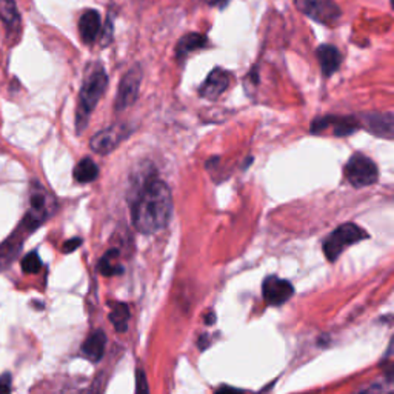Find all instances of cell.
I'll list each match as a JSON object with an SVG mask.
<instances>
[{
    "label": "cell",
    "mask_w": 394,
    "mask_h": 394,
    "mask_svg": "<svg viewBox=\"0 0 394 394\" xmlns=\"http://www.w3.org/2000/svg\"><path fill=\"white\" fill-rule=\"evenodd\" d=\"M360 394H393V377L388 374V377L385 381H379L373 383L371 387L367 388Z\"/></svg>",
    "instance_id": "23"
},
{
    "label": "cell",
    "mask_w": 394,
    "mask_h": 394,
    "mask_svg": "<svg viewBox=\"0 0 394 394\" xmlns=\"http://www.w3.org/2000/svg\"><path fill=\"white\" fill-rule=\"evenodd\" d=\"M72 176H74V179H76V182H79V184H89L97 179L99 168L93 159L85 158V159H82L76 167H74Z\"/></svg>",
    "instance_id": "18"
},
{
    "label": "cell",
    "mask_w": 394,
    "mask_h": 394,
    "mask_svg": "<svg viewBox=\"0 0 394 394\" xmlns=\"http://www.w3.org/2000/svg\"><path fill=\"white\" fill-rule=\"evenodd\" d=\"M119 258V251L117 250H110L105 256L99 260L97 269L101 271V274L103 276H116V274H122L123 268L116 264V259Z\"/></svg>",
    "instance_id": "21"
},
{
    "label": "cell",
    "mask_w": 394,
    "mask_h": 394,
    "mask_svg": "<svg viewBox=\"0 0 394 394\" xmlns=\"http://www.w3.org/2000/svg\"><path fill=\"white\" fill-rule=\"evenodd\" d=\"M362 122L365 128L373 133L374 136H379L383 139H388L393 141V114H381V113H369L365 114V117H362Z\"/></svg>",
    "instance_id": "13"
},
{
    "label": "cell",
    "mask_w": 394,
    "mask_h": 394,
    "mask_svg": "<svg viewBox=\"0 0 394 394\" xmlns=\"http://www.w3.org/2000/svg\"><path fill=\"white\" fill-rule=\"evenodd\" d=\"M137 388H136V394H150V387H148V382H146V376L142 371V369H139L137 371Z\"/></svg>",
    "instance_id": "24"
},
{
    "label": "cell",
    "mask_w": 394,
    "mask_h": 394,
    "mask_svg": "<svg viewBox=\"0 0 394 394\" xmlns=\"http://www.w3.org/2000/svg\"><path fill=\"white\" fill-rule=\"evenodd\" d=\"M106 87H108V76L101 65L88 68L84 84L80 88L79 103L76 110V129L80 134L89 122V116L94 111L96 105L101 101Z\"/></svg>",
    "instance_id": "2"
},
{
    "label": "cell",
    "mask_w": 394,
    "mask_h": 394,
    "mask_svg": "<svg viewBox=\"0 0 394 394\" xmlns=\"http://www.w3.org/2000/svg\"><path fill=\"white\" fill-rule=\"evenodd\" d=\"M0 22L8 30H15L20 23V13L15 0H0Z\"/></svg>",
    "instance_id": "19"
},
{
    "label": "cell",
    "mask_w": 394,
    "mask_h": 394,
    "mask_svg": "<svg viewBox=\"0 0 394 394\" xmlns=\"http://www.w3.org/2000/svg\"><path fill=\"white\" fill-rule=\"evenodd\" d=\"M131 131L133 129H129L127 125H123V123L105 128L103 131H101V133H96L91 137L89 146H91V150L94 153L106 155L116 150V148L120 145V142L125 141V139L129 136Z\"/></svg>",
    "instance_id": "8"
},
{
    "label": "cell",
    "mask_w": 394,
    "mask_h": 394,
    "mask_svg": "<svg viewBox=\"0 0 394 394\" xmlns=\"http://www.w3.org/2000/svg\"><path fill=\"white\" fill-rule=\"evenodd\" d=\"M262 293H264V299L268 305L279 307L291 298L294 286L284 279L268 276L264 281V285H262Z\"/></svg>",
    "instance_id": "11"
},
{
    "label": "cell",
    "mask_w": 394,
    "mask_h": 394,
    "mask_svg": "<svg viewBox=\"0 0 394 394\" xmlns=\"http://www.w3.org/2000/svg\"><path fill=\"white\" fill-rule=\"evenodd\" d=\"M110 322L113 324L114 330L117 333H125L128 330L129 308L127 303H122V302L114 303L110 313Z\"/></svg>",
    "instance_id": "20"
},
{
    "label": "cell",
    "mask_w": 394,
    "mask_h": 394,
    "mask_svg": "<svg viewBox=\"0 0 394 394\" xmlns=\"http://www.w3.org/2000/svg\"><path fill=\"white\" fill-rule=\"evenodd\" d=\"M134 201L131 203L133 225L139 233L154 234L168 225L172 216L170 186L158 177L136 180Z\"/></svg>",
    "instance_id": "1"
},
{
    "label": "cell",
    "mask_w": 394,
    "mask_h": 394,
    "mask_svg": "<svg viewBox=\"0 0 394 394\" xmlns=\"http://www.w3.org/2000/svg\"><path fill=\"white\" fill-rule=\"evenodd\" d=\"M317 61L320 65V71H322L324 77H330L333 74L339 70L342 63V54L339 53V49L333 45H320L317 48Z\"/></svg>",
    "instance_id": "15"
},
{
    "label": "cell",
    "mask_w": 394,
    "mask_h": 394,
    "mask_svg": "<svg viewBox=\"0 0 394 394\" xmlns=\"http://www.w3.org/2000/svg\"><path fill=\"white\" fill-rule=\"evenodd\" d=\"M28 236V231L22 225L18 227V229L8 237V239L0 245V269L8 267L11 262L18 256L19 251L22 250V245L25 237Z\"/></svg>",
    "instance_id": "12"
},
{
    "label": "cell",
    "mask_w": 394,
    "mask_h": 394,
    "mask_svg": "<svg viewBox=\"0 0 394 394\" xmlns=\"http://www.w3.org/2000/svg\"><path fill=\"white\" fill-rule=\"evenodd\" d=\"M343 174L348 182L355 188H365L377 182L379 170L376 163L367 158L365 154H352L347 165L343 168Z\"/></svg>",
    "instance_id": "5"
},
{
    "label": "cell",
    "mask_w": 394,
    "mask_h": 394,
    "mask_svg": "<svg viewBox=\"0 0 394 394\" xmlns=\"http://www.w3.org/2000/svg\"><path fill=\"white\" fill-rule=\"evenodd\" d=\"M102 22L101 15L96 10H88L80 15L79 20V34L84 40V44L91 45L96 42V39L101 34Z\"/></svg>",
    "instance_id": "14"
},
{
    "label": "cell",
    "mask_w": 394,
    "mask_h": 394,
    "mask_svg": "<svg viewBox=\"0 0 394 394\" xmlns=\"http://www.w3.org/2000/svg\"><path fill=\"white\" fill-rule=\"evenodd\" d=\"M207 45L208 40L203 34H199V32H188V34L179 39L176 45V57L179 61H182L185 57H188V54L197 51V49H202Z\"/></svg>",
    "instance_id": "17"
},
{
    "label": "cell",
    "mask_w": 394,
    "mask_h": 394,
    "mask_svg": "<svg viewBox=\"0 0 394 394\" xmlns=\"http://www.w3.org/2000/svg\"><path fill=\"white\" fill-rule=\"evenodd\" d=\"M205 2H207V4H210V5H217V4L225 2V0H205Z\"/></svg>",
    "instance_id": "28"
},
{
    "label": "cell",
    "mask_w": 394,
    "mask_h": 394,
    "mask_svg": "<svg viewBox=\"0 0 394 394\" xmlns=\"http://www.w3.org/2000/svg\"><path fill=\"white\" fill-rule=\"evenodd\" d=\"M333 128V134L338 137L350 136L356 133L359 128V120L356 117H339V116H325V117H317L313 120L310 128L311 134H319L325 131L326 128Z\"/></svg>",
    "instance_id": "9"
},
{
    "label": "cell",
    "mask_w": 394,
    "mask_h": 394,
    "mask_svg": "<svg viewBox=\"0 0 394 394\" xmlns=\"http://www.w3.org/2000/svg\"><path fill=\"white\" fill-rule=\"evenodd\" d=\"M142 77H144L142 70L139 65L131 68L125 76L122 77L117 89L116 102H114V108H116V111L127 110L128 106H131L137 101L139 91H141V85H142Z\"/></svg>",
    "instance_id": "7"
},
{
    "label": "cell",
    "mask_w": 394,
    "mask_h": 394,
    "mask_svg": "<svg viewBox=\"0 0 394 394\" xmlns=\"http://www.w3.org/2000/svg\"><path fill=\"white\" fill-rule=\"evenodd\" d=\"M82 245V239L80 237H72V239H70V241H67L63 243V253H72V251H76L79 246Z\"/></svg>",
    "instance_id": "26"
},
{
    "label": "cell",
    "mask_w": 394,
    "mask_h": 394,
    "mask_svg": "<svg viewBox=\"0 0 394 394\" xmlns=\"http://www.w3.org/2000/svg\"><path fill=\"white\" fill-rule=\"evenodd\" d=\"M42 268V260H40L39 254L36 251L28 253L27 256L22 259V269L27 274H36Z\"/></svg>",
    "instance_id": "22"
},
{
    "label": "cell",
    "mask_w": 394,
    "mask_h": 394,
    "mask_svg": "<svg viewBox=\"0 0 394 394\" xmlns=\"http://www.w3.org/2000/svg\"><path fill=\"white\" fill-rule=\"evenodd\" d=\"M300 13L322 25H333L341 18V8L334 0H294Z\"/></svg>",
    "instance_id": "6"
},
{
    "label": "cell",
    "mask_w": 394,
    "mask_h": 394,
    "mask_svg": "<svg viewBox=\"0 0 394 394\" xmlns=\"http://www.w3.org/2000/svg\"><path fill=\"white\" fill-rule=\"evenodd\" d=\"M13 377L10 373L0 374V394H11Z\"/></svg>",
    "instance_id": "25"
},
{
    "label": "cell",
    "mask_w": 394,
    "mask_h": 394,
    "mask_svg": "<svg viewBox=\"0 0 394 394\" xmlns=\"http://www.w3.org/2000/svg\"><path fill=\"white\" fill-rule=\"evenodd\" d=\"M106 347V336L102 330H97L91 333L87 338V341L82 345V355H84L91 362H99L103 357Z\"/></svg>",
    "instance_id": "16"
},
{
    "label": "cell",
    "mask_w": 394,
    "mask_h": 394,
    "mask_svg": "<svg viewBox=\"0 0 394 394\" xmlns=\"http://www.w3.org/2000/svg\"><path fill=\"white\" fill-rule=\"evenodd\" d=\"M54 208L56 201L53 199V196L39 184H34L30 193V210L20 222V225L27 229L28 233L36 231V229L53 215Z\"/></svg>",
    "instance_id": "3"
},
{
    "label": "cell",
    "mask_w": 394,
    "mask_h": 394,
    "mask_svg": "<svg viewBox=\"0 0 394 394\" xmlns=\"http://www.w3.org/2000/svg\"><path fill=\"white\" fill-rule=\"evenodd\" d=\"M368 239V233L356 224H343L324 241V253L330 262H336L350 245Z\"/></svg>",
    "instance_id": "4"
},
{
    "label": "cell",
    "mask_w": 394,
    "mask_h": 394,
    "mask_svg": "<svg viewBox=\"0 0 394 394\" xmlns=\"http://www.w3.org/2000/svg\"><path fill=\"white\" fill-rule=\"evenodd\" d=\"M231 85V72L224 68L212 70L199 88V96L207 101H217Z\"/></svg>",
    "instance_id": "10"
},
{
    "label": "cell",
    "mask_w": 394,
    "mask_h": 394,
    "mask_svg": "<svg viewBox=\"0 0 394 394\" xmlns=\"http://www.w3.org/2000/svg\"><path fill=\"white\" fill-rule=\"evenodd\" d=\"M216 394H243L242 390H237L234 387H228V385H224V387H220Z\"/></svg>",
    "instance_id": "27"
}]
</instances>
